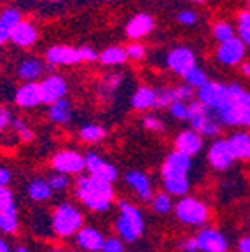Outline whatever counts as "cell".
Wrapping results in <instances>:
<instances>
[{
	"instance_id": "obj_29",
	"label": "cell",
	"mask_w": 250,
	"mask_h": 252,
	"mask_svg": "<svg viewBox=\"0 0 250 252\" xmlns=\"http://www.w3.org/2000/svg\"><path fill=\"white\" fill-rule=\"evenodd\" d=\"M100 62L103 65H121L128 60V53H126V47H119V46H110V47H105L102 53H100Z\"/></svg>"
},
{
	"instance_id": "obj_32",
	"label": "cell",
	"mask_w": 250,
	"mask_h": 252,
	"mask_svg": "<svg viewBox=\"0 0 250 252\" xmlns=\"http://www.w3.org/2000/svg\"><path fill=\"white\" fill-rule=\"evenodd\" d=\"M177 102L175 88H157L156 90V109H166Z\"/></svg>"
},
{
	"instance_id": "obj_6",
	"label": "cell",
	"mask_w": 250,
	"mask_h": 252,
	"mask_svg": "<svg viewBox=\"0 0 250 252\" xmlns=\"http://www.w3.org/2000/svg\"><path fill=\"white\" fill-rule=\"evenodd\" d=\"M177 219L186 226H203L210 220V209L205 201L194 196L179 198L173 207Z\"/></svg>"
},
{
	"instance_id": "obj_54",
	"label": "cell",
	"mask_w": 250,
	"mask_h": 252,
	"mask_svg": "<svg viewBox=\"0 0 250 252\" xmlns=\"http://www.w3.org/2000/svg\"><path fill=\"white\" fill-rule=\"evenodd\" d=\"M240 70H242V74L245 75V77H250V60L249 62H243L242 65H240Z\"/></svg>"
},
{
	"instance_id": "obj_60",
	"label": "cell",
	"mask_w": 250,
	"mask_h": 252,
	"mask_svg": "<svg viewBox=\"0 0 250 252\" xmlns=\"http://www.w3.org/2000/svg\"><path fill=\"white\" fill-rule=\"evenodd\" d=\"M53 2H63V0H53Z\"/></svg>"
},
{
	"instance_id": "obj_11",
	"label": "cell",
	"mask_w": 250,
	"mask_h": 252,
	"mask_svg": "<svg viewBox=\"0 0 250 252\" xmlns=\"http://www.w3.org/2000/svg\"><path fill=\"white\" fill-rule=\"evenodd\" d=\"M166 65H168L170 70L182 75V77H184L186 74H189L194 67H198V65H196L194 51H192L191 47H186V46L172 49V51L168 53V56H166Z\"/></svg>"
},
{
	"instance_id": "obj_41",
	"label": "cell",
	"mask_w": 250,
	"mask_h": 252,
	"mask_svg": "<svg viewBox=\"0 0 250 252\" xmlns=\"http://www.w3.org/2000/svg\"><path fill=\"white\" fill-rule=\"evenodd\" d=\"M102 252H126L125 251V242L118 236H110L107 238L105 244H103Z\"/></svg>"
},
{
	"instance_id": "obj_19",
	"label": "cell",
	"mask_w": 250,
	"mask_h": 252,
	"mask_svg": "<svg viewBox=\"0 0 250 252\" xmlns=\"http://www.w3.org/2000/svg\"><path fill=\"white\" fill-rule=\"evenodd\" d=\"M14 102L21 109H31L42 103V93H40V83H25L14 93Z\"/></svg>"
},
{
	"instance_id": "obj_20",
	"label": "cell",
	"mask_w": 250,
	"mask_h": 252,
	"mask_svg": "<svg viewBox=\"0 0 250 252\" xmlns=\"http://www.w3.org/2000/svg\"><path fill=\"white\" fill-rule=\"evenodd\" d=\"M154 25H156V21H154L153 16L147 14V12H140V14L133 16L131 20L128 21V25H126V35L135 40L142 39V37L149 35L154 30Z\"/></svg>"
},
{
	"instance_id": "obj_25",
	"label": "cell",
	"mask_w": 250,
	"mask_h": 252,
	"mask_svg": "<svg viewBox=\"0 0 250 252\" xmlns=\"http://www.w3.org/2000/svg\"><path fill=\"white\" fill-rule=\"evenodd\" d=\"M229 146L233 149L236 159L240 161H250V133L249 131H236L229 138Z\"/></svg>"
},
{
	"instance_id": "obj_14",
	"label": "cell",
	"mask_w": 250,
	"mask_h": 252,
	"mask_svg": "<svg viewBox=\"0 0 250 252\" xmlns=\"http://www.w3.org/2000/svg\"><path fill=\"white\" fill-rule=\"evenodd\" d=\"M125 182L131 188V191L137 194V198L140 201H144V203L153 201V182H151L147 173L140 172V170H129L125 175Z\"/></svg>"
},
{
	"instance_id": "obj_55",
	"label": "cell",
	"mask_w": 250,
	"mask_h": 252,
	"mask_svg": "<svg viewBox=\"0 0 250 252\" xmlns=\"http://www.w3.org/2000/svg\"><path fill=\"white\" fill-rule=\"evenodd\" d=\"M0 252H12L11 247H9V244L4 240V238H0Z\"/></svg>"
},
{
	"instance_id": "obj_7",
	"label": "cell",
	"mask_w": 250,
	"mask_h": 252,
	"mask_svg": "<svg viewBox=\"0 0 250 252\" xmlns=\"http://www.w3.org/2000/svg\"><path fill=\"white\" fill-rule=\"evenodd\" d=\"M198 100L207 107L210 112L222 109L233 100V91H231L229 84L215 83V81H208L205 86H201L196 93Z\"/></svg>"
},
{
	"instance_id": "obj_3",
	"label": "cell",
	"mask_w": 250,
	"mask_h": 252,
	"mask_svg": "<svg viewBox=\"0 0 250 252\" xmlns=\"http://www.w3.org/2000/svg\"><path fill=\"white\" fill-rule=\"evenodd\" d=\"M145 229V219L142 210L131 201H119V216L116 219V231L125 244L137 242Z\"/></svg>"
},
{
	"instance_id": "obj_36",
	"label": "cell",
	"mask_w": 250,
	"mask_h": 252,
	"mask_svg": "<svg viewBox=\"0 0 250 252\" xmlns=\"http://www.w3.org/2000/svg\"><path fill=\"white\" fill-rule=\"evenodd\" d=\"M21 21H23V16H21V12L18 11V9H5V11L0 14V23L5 25L11 32H12V28H14L16 25H20Z\"/></svg>"
},
{
	"instance_id": "obj_38",
	"label": "cell",
	"mask_w": 250,
	"mask_h": 252,
	"mask_svg": "<svg viewBox=\"0 0 250 252\" xmlns=\"http://www.w3.org/2000/svg\"><path fill=\"white\" fill-rule=\"evenodd\" d=\"M170 114L173 116L175 119H179V121H188V114H189V107L186 102H180V100H177V102H173L172 105L168 107Z\"/></svg>"
},
{
	"instance_id": "obj_50",
	"label": "cell",
	"mask_w": 250,
	"mask_h": 252,
	"mask_svg": "<svg viewBox=\"0 0 250 252\" xmlns=\"http://www.w3.org/2000/svg\"><path fill=\"white\" fill-rule=\"evenodd\" d=\"M12 181V173L5 166H0V186H9V182Z\"/></svg>"
},
{
	"instance_id": "obj_33",
	"label": "cell",
	"mask_w": 250,
	"mask_h": 252,
	"mask_svg": "<svg viewBox=\"0 0 250 252\" xmlns=\"http://www.w3.org/2000/svg\"><path fill=\"white\" fill-rule=\"evenodd\" d=\"M186 79V84H189L191 88H194V90H199L201 86H205V84L208 83V75L207 72L203 70V68L199 67H194L189 74L184 75Z\"/></svg>"
},
{
	"instance_id": "obj_49",
	"label": "cell",
	"mask_w": 250,
	"mask_h": 252,
	"mask_svg": "<svg viewBox=\"0 0 250 252\" xmlns=\"http://www.w3.org/2000/svg\"><path fill=\"white\" fill-rule=\"evenodd\" d=\"M79 51H81V56H82V62H94L96 58H100L96 51H94L93 47L90 46H82L79 47Z\"/></svg>"
},
{
	"instance_id": "obj_43",
	"label": "cell",
	"mask_w": 250,
	"mask_h": 252,
	"mask_svg": "<svg viewBox=\"0 0 250 252\" xmlns=\"http://www.w3.org/2000/svg\"><path fill=\"white\" fill-rule=\"evenodd\" d=\"M199 135H201V137H208V138H210V137H219V135H220V125L215 121L214 118H212L210 121L203 126V130L199 131Z\"/></svg>"
},
{
	"instance_id": "obj_46",
	"label": "cell",
	"mask_w": 250,
	"mask_h": 252,
	"mask_svg": "<svg viewBox=\"0 0 250 252\" xmlns=\"http://www.w3.org/2000/svg\"><path fill=\"white\" fill-rule=\"evenodd\" d=\"M12 119H14V118H12V114L9 112L7 107L0 105V133H4L5 128H7V126H11Z\"/></svg>"
},
{
	"instance_id": "obj_52",
	"label": "cell",
	"mask_w": 250,
	"mask_h": 252,
	"mask_svg": "<svg viewBox=\"0 0 250 252\" xmlns=\"http://www.w3.org/2000/svg\"><path fill=\"white\" fill-rule=\"evenodd\" d=\"M238 35H240V39L243 40V44H245L247 47H250V25H247V27H243V28H238Z\"/></svg>"
},
{
	"instance_id": "obj_37",
	"label": "cell",
	"mask_w": 250,
	"mask_h": 252,
	"mask_svg": "<svg viewBox=\"0 0 250 252\" xmlns=\"http://www.w3.org/2000/svg\"><path fill=\"white\" fill-rule=\"evenodd\" d=\"M47 182H49V186H51L53 191H65V189H68V186H70V179H68V175H63V173H51L49 177H47Z\"/></svg>"
},
{
	"instance_id": "obj_17",
	"label": "cell",
	"mask_w": 250,
	"mask_h": 252,
	"mask_svg": "<svg viewBox=\"0 0 250 252\" xmlns=\"http://www.w3.org/2000/svg\"><path fill=\"white\" fill-rule=\"evenodd\" d=\"M201 149H203V137H201L198 131L192 130V128L191 130H182L179 135H177L175 151L192 158V156H196Z\"/></svg>"
},
{
	"instance_id": "obj_44",
	"label": "cell",
	"mask_w": 250,
	"mask_h": 252,
	"mask_svg": "<svg viewBox=\"0 0 250 252\" xmlns=\"http://www.w3.org/2000/svg\"><path fill=\"white\" fill-rule=\"evenodd\" d=\"M126 53H128V58L131 60H142L145 56V47L138 42H131L126 46Z\"/></svg>"
},
{
	"instance_id": "obj_40",
	"label": "cell",
	"mask_w": 250,
	"mask_h": 252,
	"mask_svg": "<svg viewBox=\"0 0 250 252\" xmlns=\"http://www.w3.org/2000/svg\"><path fill=\"white\" fill-rule=\"evenodd\" d=\"M175 96H177V100H180V102H186V103L192 102L196 96L194 88H191L189 84H180V86L175 88Z\"/></svg>"
},
{
	"instance_id": "obj_23",
	"label": "cell",
	"mask_w": 250,
	"mask_h": 252,
	"mask_svg": "<svg viewBox=\"0 0 250 252\" xmlns=\"http://www.w3.org/2000/svg\"><path fill=\"white\" fill-rule=\"evenodd\" d=\"M44 70H46L44 63L37 58H25L18 65V75L25 83H35V81H39L42 77Z\"/></svg>"
},
{
	"instance_id": "obj_28",
	"label": "cell",
	"mask_w": 250,
	"mask_h": 252,
	"mask_svg": "<svg viewBox=\"0 0 250 252\" xmlns=\"http://www.w3.org/2000/svg\"><path fill=\"white\" fill-rule=\"evenodd\" d=\"M20 229V217H18V209L11 207V209L0 210V231L5 235H14Z\"/></svg>"
},
{
	"instance_id": "obj_30",
	"label": "cell",
	"mask_w": 250,
	"mask_h": 252,
	"mask_svg": "<svg viewBox=\"0 0 250 252\" xmlns=\"http://www.w3.org/2000/svg\"><path fill=\"white\" fill-rule=\"evenodd\" d=\"M79 137H81L82 142H88V144H98L107 137V130L102 125L88 123L79 130Z\"/></svg>"
},
{
	"instance_id": "obj_10",
	"label": "cell",
	"mask_w": 250,
	"mask_h": 252,
	"mask_svg": "<svg viewBox=\"0 0 250 252\" xmlns=\"http://www.w3.org/2000/svg\"><path fill=\"white\" fill-rule=\"evenodd\" d=\"M207 159L210 163V166L217 172H226L233 166L235 163V154H233V149L229 146V140H215L214 144L210 146L207 153Z\"/></svg>"
},
{
	"instance_id": "obj_18",
	"label": "cell",
	"mask_w": 250,
	"mask_h": 252,
	"mask_svg": "<svg viewBox=\"0 0 250 252\" xmlns=\"http://www.w3.org/2000/svg\"><path fill=\"white\" fill-rule=\"evenodd\" d=\"M46 60L51 65H75L82 62L81 51L72 46H53L46 51Z\"/></svg>"
},
{
	"instance_id": "obj_9",
	"label": "cell",
	"mask_w": 250,
	"mask_h": 252,
	"mask_svg": "<svg viewBox=\"0 0 250 252\" xmlns=\"http://www.w3.org/2000/svg\"><path fill=\"white\" fill-rule=\"evenodd\" d=\"M84 158H86L88 175L98 179V181L107 182V184H114V182L118 181L119 172H118V166L114 165V163L103 159V158L96 153H88Z\"/></svg>"
},
{
	"instance_id": "obj_1",
	"label": "cell",
	"mask_w": 250,
	"mask_h": 252,
	"mask_svg": "<svg viewBox=\"0 0 250 252\" xmlns=\"http://www.w3.org/2000/svg\"><path fill=\"white\" fill-rule=\"evenodd\" d=\"M192 166V158L172 151L166 156L163 166H161V181H163L164 191L170 196L184 198L188 191L191 189V181H189V172Z\"/></svg>"
},
{
	"instance_id": "obj_51",
	"label": "cell",
	"mask_w": 250,
	"mask_h": 252,
	"mask_svg": "<svg viewBox=\"0 0 250 252\" xmlns=\"http://www.w3.org/2000/svg\"><path fill=\"white\" fill-rule=\"evenodd\" d=\"M236 249H238V252H250V235L242 236L236 244Z\"/></svg>"
},
{
	"instance_id": "obj_2",
	"label": "cell",
	"mask_w": 250,
	"mask_h": 252,
	"mask_svg": "<svg viewBox=\"0 0 250 252\" xmlns=\"http://www.w3.org/2000/svg\"><path fill=\"white\" fill-rule=\"evenodd\" d=\"M75 196L91 212H107L112 207L116 191L112 184L91 177L79 175L75 182Z\"/></svg>"
},
{
	"instance_id": "obj_57",
	"label": "cell",
	"mask_w": 250,
	"mask_h": 252,
	"mask_svg": "<svg viewBox=\"0 0 250 252\" xmlns=\"http://www.w3.org/2000/svg\"><path fill=\"white\" fill-rule=\"evenodd\" d=\"M51 252H66V251H63V249H53Z\"/></svg>"
},
{
	"instance_id": "obj_56",
	"label": "cell",
	"mask_w": 250,
	"mask_h": 252,
	"mask_svg": "<svg viewBox=\"0 0 250 252\" xmlns=\"http://www.w3.org/2000/svg\"><path fill=\"white\" fill-rule=\"evenodd\" d=\"M14 252H31V251H30V249H28V247H18Z\"/></svg>"
},
{
	"instance_id": "obj_27",
	"label": "cell",
	"mask_w": 250,
	"mask_h": 252,
	"mask_svg": "<svg viewBox=\"0 0 250 252\" xmlns=\"http://www.w3.org/2000/svg\"><path fill=\"white\" fill-rule=\"evenodd\" d=\"M131 105L135 110L156 109V90L149 86H140L131 96Z\"/></svg>"
},
{
	"instance_id": "obj_16",
	"label": "cell",
	"mask_w": 250,
	"mask_h": 252,
	"mask_svg": "<svg viewBox=\"0 0 250 252\" xmlns=\"http://www.w3.org/2000/svg\"><path fill=\"white\" fill-rule=\"evenodd\" d=\"M105 240L107 238L103 236V233L96 228H91V226H84V228L75 235V244H77V247L86 252H102Z\"/></svg>"
},
{
	"instance_id": "obj_31",
	"label": "cell",
	"mask_w": 250,
	"mask_h": 252,
	"mask_svg": "<svg viewBox=\"0 0 250 252\" xmlns=\"http://www.w3.org/2000/svg\"><path fill=\"white\" fill-rule=\"evenodd\" d=\"M151 205H153V210L156 214H161V216H166V214H170L173 210V200L172 196H170L166 191H161V193H156L153 198V201H151Z\"/></svg>"
},
{
	"instance_id": "obj_12",
	"label": "cell",
	"mask_w": 250,
	"mask_h": 252,
	"mask_svg": "<svg viewBox=\"0 0 250 252\" xmlns=\"http://www.w3.org/2000/svg\"><path fill=\"white\" fill-rule=\"evenodd\" d=\"M199 252H227L229 240L222 231L215 228H203L194 236Z\"/></svg>"
},
{
	"instance_id": "obj_42",
	"label": "cell",
	"mask_w": 250,
	"mask_h": 252,
	"mask_svg": "<svg viewBox=\"0 0 250 252\" xmlns=\"http://www.w3.org/2000/svg\"><path fill=\"white\" fill-rule=\"evenodd\" d=\"M142 123H144V126L147 128L149 131H163L164 130V125L163 121H161L157 116L154 114H147L144 119H142Z\"/></svg>"
},
{
	"instance_id": "obj_34",
	"label": "cell",
	"mask_w": 250,
	"mask_h": 252,
	"mask_svg": "<svg viewBox=\"0 0 250 252\" xmlns=\"http://www.w3.org/2000/svg\"><path fill=\"white\" fill-rule=\"evenodd\" d=\"M214 37H215V40H219V44H222V42H226V40L236 37L235 28L231 27V23H227V21H217V23L214 25Z\"/></svg>"
},
{
	"instance_id": "obj_35",
	"label": "cell",
	"mask_w": 250,
	"mask_h": 252,
	"mask_svg": "<svg viewBox=\"0 0 250 252\" xmlns=\"http://www.w3.org/2000/svg\"><path fill=\"white\" fill-rule=\"evenodd\" d=\"M11 126H12V130H14V133L18 135V138H20V140L31 142L33 138H35V135H33L31 128L23 121V119L14 118V119H12V123H11Z\"/></svg>"
},
{
	"instance_id": "obj_4",
	"label": "cell",
	"mask_w": 250,
	"mask_h": 252,
	"mask_svg": "<svg viewBox=\"0 0 250 252\" xmlns=\"http://www.w3.org/2000/svg\"><path fill=\"white\" fill-rule=\"evenodd\" d=\"M84 228V214L74 203H62L55 209L51 216V229L60 238L75 236Z\"/></svg>"
},
{
	"instance_id": "obj_45",
	"label": "cell",
	"mask_w": 250,
	"mask_h": 252,
	"mask_svg": "<svg viewBox=\"0 0 250 252\" xmlns=\"http://www.w3.org/2000/svg\"><path fill=\"white\" fill-rule=\"evenodd\" d=\"M177 21L182 25H186V27H191V25H196V21H198V14H196L194 11H182L177 14Z\"/></svg>"
},
{
	"instance_id": "obj_24",
	"label": "cell",
	"mask_w": 250,
	"mask_h": 252,
	"mask_svg": "<svg viewBox=\"0 0 250 252\" xmlns=\"http://www.w3.org/2000/svg\"><path fill=\"white\" fill-rule=\"evenodd\" d=\"M27 193H28V198H30L31 201H35V203H42V201L51 200V196H53V193H55V191L51 189V186H49L47 179L35 177V179H31V181L28 182Z\"/></svg>"
},
{
	"instance_id": "obj_8",
	"label": "cell",
	"mask_w": 250,
	"mask_h": 252,
	"mask_svg": "<svg viewBox=\"0 0 250 252\" xmlns=\"http://www.w3.org/2000/svg\"><path fill=\"white\" fill-rule=\"evenodd\" d=\"M51 166L55 172L63 173V175H81L82 170H86V158L74 149L58 151L51 158Z\"/></svg>"
},
{
	"instance_id": "obj_5",
	"label": "cell",
	"mask_w": 250,
	"mask_h": 252,
	"mask_svg": "<svg viewBox=\"0 0 250 252\" xmlns=\"http://www.w3.org/2000/svg\"><path fill=\"white\" fill-rule=\"evenodd\" d=\"M212 116L219 125L250 128V93L243 90L226 107L212 112Z\"/></svg>"
},
{
	"instance_id": "obj_15",
	"label": "cell",
	"mask_w": 250,
	"mask_h": 252,
	"mask_svg": "<svg viewBox=\"0 0 250 252\" xmlns=\"http://www.w3.org/2000/svg\"><path fill=\"white\" fill-rule=\"evenodd\" d=\"M66 91H68V84L62 75L51 74L46 79H42L40 83V93H42V103L53 105L58 100L65 98Z\"/></svg>"
},
{
	"instance_id": "obj_13",
	"label": "cell",
	"mask_w": 250,
	"mask_h": 252,
	"mask_svg": "<svg viewBox=\"0 0 250 252\" xmlns=\"http://www.w3.org/2000/svg\"><path fill=\"white\" fill-rule=\"evenodd\" d=\"M247 46L240 37H233V39L226 40V42L219 44L217 47V60L226 67H235V65H242L243 58H245Z\"/></svg>"
},
{
	"instance_id": "obj_47",
	"label": "cell",
	"mask_w": 250,
	"mask_h": 252,
	"mask_svg": "<svg viewBox=\"0 0 250 252\" xmlns=\"http://www.w3.org/2000/svg\"><path fill=\"white\" fill-rule=\"evenodd\" d=\"M179 249L182 252H199L198 242H196L194 236H191V238H184V240H180L179 242Z\"/></svg>"
},
{
	"instance_id": "obj_22",
	"label": "cell",
	"mask_w": 250,
	"mask_h": 252,
	"mask_svg": "<svg viewBox=\"0 0 250 252\" xmlns=\"http://www.w3.org/2000/svg\"><path fill=\"white\" fill-rule=\"evenodd\" d=\"M188 107H189V114H188L189 125H191L192 130L199 133V131L203 130V126L207 125L214 116H212L210 110H208L203 103L199 102V100H192V102H189Z\"/></svg>"
},
{
	"instance_id": "obj_21",
	"label": "cell",
	"mask_w": 250,
	"mask_h": 252,
	"mask_svg": "<svg viewBox=\"0 0 250 252\" xmlns=\"http://www.w3.org/2000/svg\"><path fill=\"white\" fill-rule=\"evenodd\" d=\"M39 39V32L30 21H21L20 25H16L11 32V42L16 44L18 47H30L37 42Z\"/></svg>"
},
{
	"instance_id": "obj_26",
	"label": "cell",
	"mask_w": 250,
	"mask_h": 252,
	"mask_svg": "<svg viewBox=\"0 0 250 252\" xmlns=\"http://www.w3.org/2000/svg\"><path fill=\"white\" fill-rule=\"evenodd\" d=\"M72 116H74V110L66 98L55 102L53 105H49V110H47V118L55 125H68L72 121Z\"/></svg>"
},
{
	"instance_id": "obj_48",
	"label": "cell",
	"mask_w": 250,
	"mask_h": 252,
	"mask_svg": "<svg viewBox=\"0 0 250 252\" xmlns=\"http://www.w3.org/2000/svg\"><path fill=\"white\" fill-rule=\"evenodd\" d=\"M121 81H123V75H121V74H118V72H114V74H109V75H107L103 83H105V88H107V90L112 91V90H116V88H118L119 84H121Z\"/></svg>"
},
{
	"instance_id": "obj_39",
	"label": "cell",
	"mask_w": 250,
	"mask_h": 252,
	"mask_svg": "<svg viewBox=\"0 0 250 252\" xmlns=\"http://www.w3.org/2000/svg\"><path fill=\"white\" fill-rule=\"evenodd\" d=\"M11 207H16L14 194L7 186H0V210L11 209Z\"/></svg>"
},
{
	"instance_id": "obj_61",
	"label": "cell",
	"mask_w": 250,
	"mask_h": 252,
	"mask_svg": "<svg viewBox=\"0 0 250 252\" xmlns=\"http://www.w3.org/2000/svg\"><path fill=\"white\" fill-rule=\"evenodd\" d=\"M66 252H75V251H66Z\"/></svg>"
},
{
	"instance_id": "obj_58",
	"label": "cell",
	"mask_w": 250,
	"mask_h": 252,
	"mask_svg": "<svg viewBox=\"0 0 250 252\" xmlns=\"http://www.w3.org/2000/svg\"><path fill=\"white\" fill-rule=\"evenodd\" d=\"M247 11L250 12V0H247Z\"/></svg>"
},
{
	"instance_id": "obj_53",
	"label": "cell",
	"mask_w": 250,
	"mask_h": 252,
	"mask_svg": "<svg viewBox=\"0 0 250 252\" xmlns=\"http://www.w3.org/2000/svg\"><path fill=\"white\" fill-rule=\"evenodd\" d=\"M9 40H11V30H9L5 25L0 23V46H4Z\"/></svg>"
},
{
	"instance_id": "obj_59",
	"label": "cell",
	"mask_w": 250,
	"mask_h": 252,
	"mask_svg": "<svg viewBox=\"0 0 250 252\" xmlns=\"http://www.w3.org/2000/svg\"><path fill=\"white\" fill-rule=\"evenodd\" d=\"M191 2H196V4H201V2H205V0H191Z\"/></svg>"
}]
</instances>
